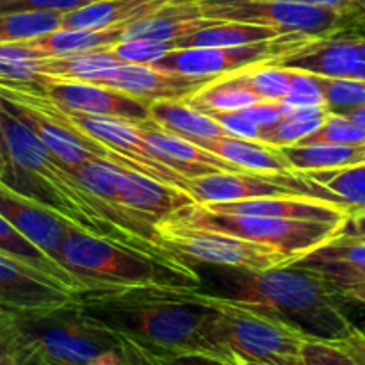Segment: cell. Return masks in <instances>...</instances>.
I'll use <instances>...</instances> for the list:
<instances>
[{"instance_id":"6da1fadb","label":"cell","mask_w":365,"mask_h":365,"mask_svg":"<svg viewBox=\"0 0 365 365\" xmlns=\"http://www.w3.org/2000/svg\"><path fill=\"white\" fill-rule=\"evenodd\" d=\"M0 132L9 157V171L2 180L11 187L48 207L78 230L171 266H191L164 248L155 225L93 195L78 180L73 168L53 155L45 143L4 106H0Z\"/></svg>"},{"instance_id":"7a4b0ae2","label":"cell","mask_w":365,"mask_h":365,"mask_svg":"<svg viewBox=\"0 0 365 365\" xmlns=\"http://www.w3.org/2000/svg\"><path fill=\"white\" fill-rule=\"evenodd\" d=\"M200 289L98 285L73 303L120 337L153 353H209L225 359L216 341L217 312L200 299Z\"/></svg>"},{"instance_id":"3957f363","label":"cell","mask_w":365,"mask_h":365,"mask_svg":"<svg viewBox=\"0 0 365 365\" xmlns=\"http://www.w3.org/2000/svg\"><path fill=\"white\" fill-rule=\"evenodd\" d=\"M212 267L220 289L210 294L262 310L305 337L339 342L355 328L344 310L348 299L310 267L296 262L264 271Z\"/></svg>"},{"instance_id":"277c9868","label":"cell","mask_w":365,"mask_h":365,"mask_svg":"<svg viewBox=\"0 0 365 365\" xmlns=\"http://www.w3.org/2000/svg\"><path fill=\"white\" fill-rule=\"evenodd\" d=\"M57 260L91 289L98 285H116V287L166 285V287L200 289L202 285L198 271L192 269L191 266H171L163 260L73 227L64 235Z\"/></svg>"},{"instance_id":"5b68a950","label":"cell","mask_w":365,"mask_h":365,"mask_svg":"<svg viewBox=\"0 0 365 365\" xmlns=\"http://www.w3.org/2000/svg\"><path fill=\"white\" fill-rule=\"evenodd\" d=\"M11 337L21 365H89L118 346V335L75 303L43 316L20 317Z\"/></svg>"},{"instance_id":"8992f818","label":"cell","mask_w":365,"mask_h":365,"mask_svg":"<svg viewBox=\"0 0 365 365\" xmlns=\"http://www.w3.org/2000/svg\"><path fill=\"white\" fill-rule=\"evenodd\" d=\"M200 299L220 312L216 341L228 360L245 359L269 365H305L302 348L309 337L277 317L245 303L200 289Z\"/></svg>"},{"instance_id":"52a82bcc","label":"cell","mask_w":365,"mask_h":365,"mask_svg":"<svg viewBox=\"0 0 365 365\" xmlns=\"http://www.w3.org/2000/svg\"><path fill=\"white\" fill-rule=\"evenodd\" d=\"M166 220L178 221L189 227L207 230L227 232L246 241L260 242L280 250L292 262L312 253L319 246L327 245L339 234L341 225L319 223V221L282 220V217L246 216V214H220L203 209L200 203L184 207Z\"/></svg>"},{"instance_id":"ba28073f","label":"cell","mask_w":365,"mask_h":365,"mask_svg":"<svg viewBox=\"0 0 365 365\" xmlns=\"http://www.w3.org/2000/svg\"><path fill=\"white\" fill-rule=\"evenodd\" d=\"M207 20L266 25L282 34L324 38L344 29H356L360 18L334 7L291 0H195Z\"/></svg>"},{"instance_id":"9c48e42d","label":"cell","mask_w":365,"mask_h":365,"mask_svg":"<svg viewBox=\"0 0 365 365\" xmlns=\"http://www.w3.org/2000/svg\"><path fill=\"white\" fill-rule=\"evenodd\" d=\"M160 242L180 259L196 260L207 266L228 269L264 271L294 264L291 257L273 246L246 241L227 232L189 227L173 220H163L155 225Z\"/></svg>"},{"instance_id":"30bf717a","label":"cell","mask_w":365,"mask_h":365,"mask_svg":"<svg viewBox=\"0 0 365 365\" xmlns=\"http://www.w3.org/2000/svg\"><path fill=\"white\" fill-rule=\"evenodd\" d=\"M305 34H282L269 41L241 46H207V48H178L164 56L155 64L163 70L189 77L216 78L221 75L246 70L257 64L273 63L310 41Z\"/></svg>"},{"instance_id":"8fae6325","label":"cell","mask_w":365,"mask_h":365,"mask_svg":"<svg viewBox=\"0 0 365 365\" xmlns=\"http://www.w3.org/2000/svg\"><path fill=\"white\" fill-rule=\"evenodd\" d=\"M7 82V81H6ZM24 84L34 91L41 93L57 106L68 110L93 116H113L123 120L145 121L148 120V100L127 95L118 89L106 86L93 84V82L75 81V78H59L50 75H39L32 82H16Z\"/></svg>"},{"instance_id":"7c38bea8","label":"cell","mask_w":365,"mask_h":365,"mask_svg":"<svg viewBox=\"0 0 365 365\" xmlns=\"http://www.w3.org/2000/svg\"><path fill=\"white\" fill-rule=\"evenodd\" d=\"M196 203H225L269 196H309L316 198V184L303 173H207L189 178ZM317 200V198H316Z\"/></svg>"},{"instance_id":"4fadbf2b","label":"cell","mask_w":365,"mask_h":365,"mask_svg":"<svg viewBox=\"0 0 365 365\" xmlns=\"http://www.w3.org/2000/svg\"><path fill=\"white\" fill-rule=\"evenodd\" d=\"M73 296L48 274L0 252V309L18 317L43 316L73 303Z\"/></svg>"},{"instance_id":"5bb4252c","label":"cell","mask_w":365,"mask_h":365,"mask_svg":"<svg viewBox=\"0 0 365 365\" xmlns=\"http://www.w3.org/2000/svg\"><path fill=\"white\" fill-rule=\"evenodd\" d=\"M212 78L189 77L163 70L155 64L120 63L107 70L88 75L84 82L118 89L127 95L155 102V100H187Z\"/></svg>"},{"instance_id":"9a60e30c","label":"cell","mask_w":365,"mask_h":365,"mask_svg":"<svg viewBox=\"0 0 365 365\" xmlns=\"http://www.w3.org/2000/svg\"><path fill=\"white\" fill-rule=\"evenodd\" d=\"M359 29H344L324 38H312L273 63L324 78H353L359 59Z\"/></svg>"},{"instance_id":"2e32d148","label":"cell","mask_w":365,"mask_h":365,"mask_svg":"<svg viewBox=\"0 0 365 365\" xmlns=\"http://www.w3.org/2000/svg\"><path fill=\"white\" fill-rule=\"evenodd\" d=\"M0 214L27 241L38 246L43 253L52 257L53 260H57L64 235L71 228L68 221L57 216L48 207L18 192L16 189L6 184L2 178H0Z\"/></svg>"},{"instance_id":"e0dca14e","label":"cell","mask_w":365,"mask_h":365,"mask_svg":"<svg viewBox=\"0 0 365 365\" xmlns=\"http://www.w3.org/2000/svg\"><path fill=\"white\" fill-rule=\"evenodd\" d=\"M114 203L120 209L157 225L196 202L189 192L163 184L145 173L123 170L118 180Z\"/></svg>"},{"instance_id":"ac0fdd59","label":"cell","mask_w":365,"mask_h":365,"mask_svg":"<svg viewBox=\"0 0 365 365\" xmlns=\"http://www.w3.org/2000/svg\"><path fill=\"white\" fill-rule=\"evenodd\" d=\"M141 134L150 153L155 159L168 164L187 178L207 173H245L228 160L196 145L195 141L163 130L150 120H145L141 123Z\"/></svg>"},{"instance_id":"d6986e66","label":"cell","mask_w":365,"mask_h":365,"mask_svg":"<svg viewBox=\"0 0 365 365\" xmlns=\"http://www.w3.org/2000/svg\"><path fill=\"white\" fill-rule=\"evenodd\" d=\"M202 207L210 212L220 214H246V216L319 221V223L335 225H342L348 216L342 207L309 198V196H269V198L241 200V202L205 203Z\"/></svg>"},{"instance_id":"ffe728a7","label":"cell","mask_w":365,"mask_h":365,"mask_svg":"<svg viewBox=\"0 0 365 365\" xmlns=\"http://www.w3.org/2000/svg\"><path fill=\"white\" fill-rule=\"evenodd\" d=\"M212 20L202 16L195 0H168L155 13L125 25L121 41L153 39L177 41L209 25Z\"/></svg>"},{"instance_id":"44dd1931","label":"cell","mask_w":365,"mask_h":365,"mask_svg":"<svg viewBox=\"0 0 365 365\" xmlns=\"http://www.w3.org/2000/svg\"><path fill=\"white\" fill-rule=\"evenodd\" d=\"M196 145L203 146L209 152L216 153L221 159L228 160L245 173H264V175H289L294 173L291 164L284 157L280 148L259 141L232 138L223 135L216 139H205Z\"/></svg>"},{"instance_id":"7402d4cb","label":"cell","mask_w":365,"mask_h":365,"mask_svg":"<svg viewBox=\"0 0 365 365\" xmlns=\"http://www.w3.org/2000/svg\"><path fill=\"white\" fill-rule=\"evenodd\" d=\"M168 0H100L63 13L59 29H109L155 13Z\"/></svg>"},{"instance_id":"603a6c76","label":"cell","mask_w":365,"mask_h":365,"mask_svg":"<svg viewBox=\"0 0 365 365\" xmlns=\"http://www.w3.org/2000/svg\"><path fill=\"white\" fill-rule=\"evenodd\" d=\"M148 120L163 130L195 143L227 135L209 114L189 106L187 100H155L150 103Z\"/></svg>"},{"instance_id":"cb8c5ba5","label":"cell","mask_w":365,"mask_h":365,"mask_svg":"<svg viewBox=\"0 0 365 365\" xmlns=\"http://www.w3.org/2000/svg\"><path fill=\"white\" fill-rule=\"evenodd\" d=\"M123 29L125 25L109 29H56L25 43L41 57L75 56L116 45L121 41Z\"/></svg>"},{"instance_id":"d4e9b609","label":"cell","mask_w":365,"mask_h":365,"mask_svg":"<svg viewBox=\"0 0 365 365\" xmlns=\"http://www.w3.org/2000/svg\"><path fill=\"white\" fill-rule=\"evenodd\" d=\"M0 252L7 253V255L14 257V259L27 264V266L48 274L50 278L59 282V284L63 285L66 291H70L71 294H78V292L86 291V289H91L84 280L75 277L71 271H68L66 267L61 266L57 260H53L52 257L43 253L38 246H34L31 241H27V239L9 223L2 214H0Z\"/></svg>"},{"instance_id":"484cf974","label":"cell","mask_w":365,"mask_h":365,"mask_svg":"<svg viewBox=\"0 0 365 365\" xmlns=\"http://www.w3.org/2000/svg\"><path fill=\"white\" fill-rule=\"evenodd\" d=\"M260 98L246 77V70L221 75L189 96L187 102L202 113H230L253 106Z\"/></svg>"},{"instance_id":"4316f807","label":"cell","mask_w":365,"mask_h":365,"mask_svg":"<svg viewBox=\"0 0 365 365\" xmlns=\"http://www.w3.org/2000/svg\"><path fill=\"white\" fill-rule=\"evenodd\" d=\"M0 106L6 107L11 114L18 118L24 125H27L39 139L46 145V148L53 153L56 157H59L64 164H68L70 168H78L81 164H84L86 160L95 159L89 152H86L81 145L77 143V139L70 134L68 130H64L63 127L56 125L53 121H50L48 118H45L43 114H39L38 110L29 109L24 106H14V103L6 102V100H0Z\"/></svg>"},{"instance_id":"83f0119b","label":"cell","mask_w":365,"mask_h":365,"mask_svg":"<svg viewBox=\"0 0 365 365\" xmlns=\"http://www.w3.org/2000/svg\"><path fill=\"white\" fill-rule=\"evenodd\" d=\"M278 36H282V32H278L273 27H266V25L212 20L209 25L198 29L192 34L177 39V50L252 45V43L269 41V39L278 38Z\"/></svg>"},{"instance_id":"f1b7e54d","label":"cell","mask_w":365,"mask_h":365,"mask_svg":"<svg viewBox=\"0 0 365 365\" xmlns=\"http://www.w3.org/2000/svg\"><path fill=\"white\" fill-rule=\"evenodd\" d=\"M303 175L323 187L324 202L342 207L346 212L365 210V163Z\"/></svg>"},{"instance_id":"f546056e","label":"cell","mask_w":365,"mask_h":365,"mask_svg":"<svg viewBox=\"0 0 365 365\" xmlns=\"http://www.w3.org/2000/svg\"><path fill=\"white\" fill-rule=\"evenodd\" d=\"M292 171L337 170V168L353 166L362 163L365 146H342V145H292L280 148Z\"/></svg>"},{"instance_id":"4dcf8cb0","label":"cell","mask_w":365,"mask_h":365,"mask_svg":"<svg viewBox=\"0 0 365 365\" xmlns=\"http://www.w3.org/2000/svg\"><path fill=\"white\" fill-rule=\"evenodd\" d=\"M330 110L327 106L317 107H291V113L282 118L273 127L262 128L260 143L274 146V148H284V146L299 145L305 138L317 130L327 120Z\"/></svg>"},{"instance_id":"1f68e13d","label":"cell","mask_w":365,"mask_h":365,"mask_svg":"<svg viewBox=\"0 0 365 365\" xmlns=\"http://www.w3.org/2000/svg\"><path fill=\"white\" fill-rule=\"evenodd\" d=\"M121 61L113 53L110 46L107 48L91 50V52L75 53V56L64 57H45L41 66V75L59 78H75V81H84L88 75L95 71L107 70Z\"/></svg>"},{"instance_id":"d6a6232c","label":"cell","mask_w":365,"mask_h":365,"mask_svg":"<svg viewBox=\"0 0 365 365\" xmlns=\"http://www.w3.org/2000/svg\"><path fill=\"white\" fill-rule=\"evenodd\" d=\"M63 13L29 11V13H0V43L29 41L61 27Z\"/></svg>"},{"instance_id":"836d02e7","label":"cell","mask_w":365,"mask_h":365,"mask_svg":"<svg viewBox=\"0 0 365 365\" xmlns=\"http://www.w3.org/2000/svg\"><path fill=\"white\" fill-rule=\"evenodd\" d=\"M342 145V146H365V128L356 125L344 114L330 113L319 128L299 145Z\"/></svg>"},{"instance_id":"e575fe53","label":"cell","mask_w":365,"mask_h":365,"mask_svg":"<svg viewBox=\"0 0 365 365\" xmlns=\"http://www.w3.org/2000/svg\"><path fill=\"white\" fill-rule=\"evenodd\" d=\"M324 95V106L330 113L344 114L365 103V81L360 78L319 77Z\"/></svg>"},{"instance_id":"d590c367","label":"cell","mask_w":365,"mask_h":365,"mask_svg":"<svg viewBox=\"0 0 365 365\" xmlns=\"http://www.w3.org/2000/svg\"><path fill=\"white\" fill-rule=\"evenodd\" d=\"M246 77L262 100H284L291 84V70L274 63L246 68Z\"/></svg>"},{"instance_id":"8d00e7d4","label":"cell","mask_w":365,"mask_h":365,"mask_svg":"<svg viewBox=\"0 0 365 365\" xmlns=\"http://www.w3.org/2000/svg\"><path fill=\"white\" fill-rule=\"evenodd\" d=\"M302 266V264H299ZM323 274L346 299L365 305V267H342V266H305Z\"/></svg>"},{"instance_id":"74e56055","label":"cell","mask_w":365,"mask_h":365,"mask_svg":"<svg viewBox=\"0 0 365 365\" xmlns=\"http://www.w3.org/2000/svg\"><path fill=\"white\" fill-rule=\"evenodd\" d=\"M121 63L153 64L170 52L177 50V41H153V39H130L110 46Z\"/></svg>"},{"instance_id":"f35d334b","label":"cell","mask_w":365,"mask_h":365,"mask_svg":"<svg viewBox=\"0 0 365 365\" xmlns=\"http://www.w3.org/2000/svg\"><path fill=\"white\" fill-rule=\"evenodd\" d=\"M284 102L289 107L324 106V95L319 77L302 70H291V84H289V91Z\"/></svg>"},{"instance_id":"ab89813d","label":"cell","mask_w":365,"mask_h":365,"mask_svg":"<svg viewBox=\"0 0 365 365\" xmlns=\"http://www.w3.org/2000/svg\"><path fill=\"white\" fill-rule=\"evenodd\" d=\"M305 365H360L341 342L307 339L302 348Z\"/></svg>"},{"instance_id":"60d3db41","label":"cell","mask_w":365,"mask_h":365,"mask_svg":"<svg viewBox=\"0 0 365 365\" xmlns=\"http://www.w3.org/2000/svg\"><path fill=\"white\" fill-rule=\"evenodd\" d=\"M209 116L227 132V135L248 141H259L262 128L257 127L252 120L242 114V110H230V113H209Z\"/></svg>"},{"instance_id":"b9f144b4","label":"cell","mask_w":365,"mask_h":365,"mask_svg":"<svg viewBox=\"0 0 365 365\" xmlns=\"http://www.w3.org/2000/svg\"><path fill=\"white\" fill-rule=\"evenodd\" d=\"M289 113H291V107L284 100H259L253 106L242 109V114L260 128L273 127Z\"/></svg>"},{"instance_id":"7bdbcfd3","label":"cell","mask_w":365,"mask_h":365,"mask_svg":"<svg viewBox=\"0 0 365 365\" xmlns=\"http://www.w3.org/2000/svg\"><path fill=\"white\" fill-rule=\"evenodd\" d=\"M81 6V0H0V13H29V11L68 13Z\"/></svg>"},{"instance_id":"ee69618b","label":"cell","mask_w":365,"mask_h":365,"mask_svg":"<svg viewBox=\"0 0 365 365\" xmlns=\"http://www.w3.org/2000/svg\"><path fill=\"white\" fill-rule=\"evenodd\" d=\"M118 365H160L157 356L145 346L118 335Z\"/></svg>"},{"instance_id":"f6af8a7d","label":"cell","mask_w":365,"mask_h":365,"mask_svg":"<svg viewBox=\"0 0 365 365\" xmlns=\"http://www.w3.org/2000/svg\"><path fill=\"white\" fill-rule=\"evenodd\" d=\"M153 353V351H152ZM160 365H237L234 360L221 359L209 353H153Z\"/></svg>"},{"instance_id":"bcb514c9","label":"cell","mask_w":365,"mask_h":365,"mask_svg":"<svg viewBox=\"0 0 365 365\" xmlns=\"http://www.w3.org/2000/svg\"><path fill=\"white\" fill-rule=\"evenodd\" d=\"M337 235H346V237H365V210L348 212L344 223L339 228Z\"/></svg>"},{"instance_id":"7dc6e473","label":"cell","mask_w":365,"mask_h":365,"mask_svg":"<svg viewBox=\"0 0 365 365\" xmlns=\"http://www.w3.org/2000/svg\"><path fill=\"white\" fill-rule=\"evenodd\" d=\"M291 2H303V4H314V6H324L334 7V9L342 11L348 14H356L362 16L365 9L359 4V0H291Z\"/></svg>"},{"instance_id":"c3c4849f","label":"cell","mask_w":365,"mask_h":365,"mask_svg":"<svg viewBox=\"0 0 365 365\" xmlns=\"http://www.w3.org/2000/svg\"><path fill=\"white\" fill-rule=\"evenodd\" d=\"M356 360L360 365H365V334L359 328H353L351 334L344 339V341H339Z\"/></svg>"},{"instance_id":"681fc988","label":"cell","mask_w":365,"mask_h":365,"mask_svg":"<svg viewBox=\"0 0 365 365\" xmlns=\"http://www.w3.org/2000/svg\"><path fill=\"white\" fill-rule=\"evenodd\" d=\"M0 365H21L11 330L7 334H0Z\"/></svg>"},{"instance_id":"f907efd6","label":"cell","mask_w":365,"mask_h":365,"mask_svg":"<svg viewBox=\"0 0 365 365\" xmlns=\"http://www.w3.org/2000/svg\"><path fill=\"white\" fill-rule=\"evenodd\" d=\"M353 78H360L365 81V32L360 31L359 38V59H356V68Z\"/></svg>"},{"instance_id":"816d5d0a","label":"cell","mask_w":365,"mask_h":365,"mask_svg":"<svg viewBox=\"0 0 365 365\" xmlns=\"http://www.w3.org/2000/svg\"><path fill=\"white\" fill-rule=\"evenodd\" d=\"M18 319H20L18 316L0 309V334H7V331L14 327V323H16Z\"/></svg>"},{"instance_id":"f5cc1de1","label":"cell","mask_w":365,"mask_h":365,"mask_svg":"<svg viewBox=\"0 0 365 365\" xmlns=\"http://www.w3.org/2000/svg\"><path fill=\"white\" fill-rule=\"evenodd\" d=\"M344 116L349 118V120L355 121L356 125H360V127L365 128V103L364 106L355 107V109H349L348 113H344Z\"/></svg>"},{"instance_id":"db71d44e","label":"cell","mask_w":365,"mask_h":365,"mask_svg":"<svg viewBox=\"0 0 365 365\" xmlns=\"http://www.w3.org/2000/svg\"><path fill=\"white\" fill-rule=\"evenodd\" d=\"M89 365H118V351L116 348L110 349V351H106L103 355H100L98 359L93 360Z\"/></svg>"},{"instance_id":"11a10c76","label":"cell","mask_w":365,"mask_h":365,"mask_svg":"<svg viewBox=\"0 0 365 365\" xmlns=\"http://www.w3.org/2000/svg\"><path fill=\"white\" fill-rule=\"evenodd\" d=\"M7 171H9V157H7L2 132H0V178H6Z\"/></svg>"},{"instance_id":"9f6ffc18","label":"cell","mask_w":365,"mask_h":365,"mask_svg":"<svg viewBox=\"0 0 365 365\" xmlns=\"http://www.w3.org/2000/svg\"><path fill=\"white\" fill-rule=\"evenodd\" d=\"M234 362L237 365H269L262 362H253V360H245V359H234Z\"/></svg>"},{"instance_id":"6f0895ef","label":"cell","mask_w":365,"mask_h":365,"mask_svg":"<svg viewBox=\"0 0 365 365\" xmlns=\"http://www.w3.org/2000/svg\"><path fill=\"white\" fill-rule=\"evenodd\" d=\"M359 31H364L365 32V13L362 14V18H360V24H359Z\"/></svg>"},{"instance_id":"680465c9","label":"cell","mask_w":365,"mask_h":365,"mask_svg":"<svg viewBox=\"0 0 365 365\" xmlns=\"http://www.w3.org/2000/svg\"><path fill=\"white\" fill-rule=\"evenodd\" d=\"M82 2V6H84V4H93V2H100V0H81Z\"/></svg>"},{"instance_id":"91938a15","label":"cell","mask_w":365,"mask_h":365,"mask_svg":"<svg viewBox=\"0 0 365 365\" xmlns=\"http://www.w3.org/2000/svg\"><path fill=\"white\" fill-rule=\"evenodd\" d=\"M359 4H360V6H362L364 9H365V0H359Z\"/></svg>"},{"instance_id":"94428289","label":"cell","mask_w":365,"mask_h":365,"mask_svg":"<svg viewBox=\"0 0 365 365\" xmlns=\"http://www.w3.org/2000/svg\"><path fill=\"white\" fill-rule=\"evenodd\" d=\"M362 163H365V153H364V159H362Z\"/></svg>"}]
</instances>
